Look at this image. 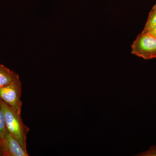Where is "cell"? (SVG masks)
<instances>
[{
    "label": "cell",
    "instance_id": "8",
    "mask_svg": "<svg viewBox=\"0 0 156 156\" xmlns=\"http://www.w3.org/2000/svg\"><path fill=\"white\" fill-rule=\"evenodd\" d=\"M137 156H156V145L152 146L148 150L144 152Z\"/></svg>",
    "mask_w": 156,
    "mask_h": 156
},
{
    "label": "cell",
    "instance_id": "6",
    "mask_svg": "<svg viewBox=\"0 0 156 156\" xmlns=\"http://www.w3.org/2000/svg\"><path fill=\"white\" fill-rule=\"evenodd\" d=\"M156 25V4L151 10L145 27L142 32L147 31L154 26Z\"/></svg>",
    "mask_w": 156,
    "mask_h": 156
},
{
    "label": "cell",
    "instance_id": "1",
    "mask_svg": "<svg viewBox=\"0 0 156 156\" xmlns=\"http://www.w3.org/2000/svg\"><path fill=\"white\" fill-rule=\"evenodd\" d=\"M6 126L8 131L19 141L23 148H27V137L30 129L23 122L21 115L16 112L11 107L0 99Z\"/></svg>",
    "mask_w": 156,
    "mask_h": 156
},
{
    "label": "cell",
    "instance_id": "2",
    "mask_svg": "<svg viewBox=\"0 0 156 156\" xmlns=\"http://www.w3.org/2000/svg\"><path fill=\"white\" fill-rule=\"evenodd\" d=\"M131 53L144 59L156 58V38L142 32L131 45Z\"/></svg>",
    "mask_w": 156,
    "mask_h": 156
},
{
    "label": "cell",
    "instance_id": "5",
    "mask_svg": "<svg viewBox=\"0 0 156 156\" xmlns=\"http://www.w3.org/2000/svg\"><path fill=\"white\" fill-rule=\"evenodd\" d=\"M18 77L17 73L0 63V87L10 83Z\"/></svg>",
    "mask_w": 156,
    "mask_h": 156
},
{
    "label": "cell",
    "instance_id": "10",
    "mask_svg": "<svg viewBox=\"0 0 156 156\" xmlns=\"http://www.w3.org/2000/svg\"><path fill=\"white\" fill-rule=\"evenodd\" d=\"M0 156H4V153L2 148L1 147V146L0 145Z\"/></svg>",
    "mask_w": 156,
    "mask_h": 156
},
{
    "label": "cell",
    "instance_id": "4",
    "mask_svg": "<svg viewBox=\"0 0 156 156\" xmlns=\"http://www.w3.org/2000/svg\"><path fill=\"white\" fill-rule=\"evenodd\" d=\"M0 145L4 156H28L27 151L23 148L19 141L9 131L0 139Z\"/></svg>",
    "mask_w": 156,
    "mask_h": 156
},
{
    "label": "cell",
    "instance_id": "3",
    "mask_svg": "<svg viewBox=\"0 0 156 156\" xmlns=\"http://www.w3.org/2000/svg\"><path fill=\"white\" fill-rule=\"evenodd\" d=\"M21 83L20 78L4 87H0V99L16 112L21 115L22 102Z\"/></svg>",
    "mask_w": 156,
    "mask_h": 156
},
{
    "label": "cell",
    "instance_id": "9",
    "mask_svg": "<svg viewBox=\"0 0 156 156\" xmlns=\"http://www.w3.org/2000/svg\"><path fill=\"white\" fill-rule=\"evenodd\" d=\"M144 32L149 33L156 38V25L154 26L147 31Z\"/></svg>",
    "mask_w": 156,
    "mask_h": 156
},
{
    "label": "cell",
    "instance_id": "7",
    "mask_svg": "<svg viewBox=\"0 0 156 156\" xmlns=\"http://www.w3.org/2000/svg\"><path fill=\"white\" fill-rule=\"evenodd\" d=\"M8 131V130L6 126L5 116L0 105V139L2 138Z\"/></svg>",
    "mask_w": 156,
    "mask_h": 156
}]
</instances>
